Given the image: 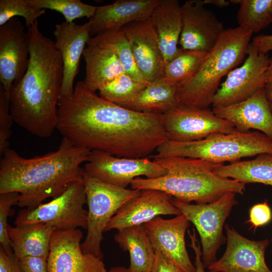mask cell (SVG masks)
<instances>
[{
    "instance_id": "cell-1",
    "label": "cell",
    "mask_w": 272,
    "mask_h": 272,
    "mask_svg": "<svg viewBox=\"0 0 272 272\" xmlns=\"http://www.w3.org/2000/svg\"><path fill=\"white\" fill-rule=\"evenodd\" d=\"M56 129L78 146L122 158H146L168 140L163 114L116 105L82 81L72 95L59 97Z\"/></svg>"
},
{
    "instance_id": "cell-2",
    "label": "cell",
    "mask_w": 272,
    "mask_h": 272,
    "mask_svg": "<svg viewBox=\"0 0 272 272\" xmlns=\"http://www.w3.org/2000/svg\"><path fill=\"white\" fill-rule=\"evenodd\" d=\"M26 32L29 64L23 78L12 85L10 111L17 124L45 138L56 128L63 62L55 42L40 32L37 20Z\"/></svg>"
},
{
    "instance_id": "cell-3",
    "label": "cell",
    "mask_w": 272,
    "mask_h": 272,
    "mask_svg": "<svg viewBox=\"0 0 272 272\" xmlns=\"http://www.w3.org/2000/svg\"><path fill=\"white\" fill-rule=\"evenodd\" d=\"M90 150L63 137L58 149L25 158L8 148L0 161V193H19L17 205L34 208L47 198H55L72 183L83 181V168Z\"/></svg>"
},
{
    "instance_id": "cell-4",
    "label": "cell",
    "mask_w": 272,
    "mask_h": 272,
    "mask_svg": "<svg viewBox=\"0 0 272 272\" xmlns=\"http://www.w3.org/2000/svg\"><path fill=\"white\" fill-rule=\"evenodd\" d=\"M154 161L164 167L167 174L154 179L137 177L130 185L132 189L158 190L179 201H194L196 204L215 201L229 192L242 194L245 189L246 184L222 177L214 172L215 168L224 163L157 155Z\"/></svg>"
},
{
    "instance_id": "cell-5",
    "label": "cell",
    "mask_w": 272,
    "mask_h": 272,
    "mask_svg": "<svg viewBox=\"0 0 272 272\" xmlns=\"http://www.w3.org/2000/svg\"><path fill=\"white\" fill-rule=\"evenodd\" d=\"M252 34L239 26L225 29L208 52L197 74L177 88L178 104L201 108L212 105L221 79L242 62L246 55Z\"/></svg>"
},
{
    "instance_id": "cell-6",
    "label": "cell",
    "mask_w": 272,
    "mask_h": 272,
    "mask_svg": "<svg viewBox=\"0 0 272 272\" xmlns=\"http://www.w3.org/2000/svg\"><path fill=\"white\" fill-rule=\"evenodd\" d=\"M157 156L203 159L216 163H233L241 158L272 154V140L258 131L217 133L196 141H167L157 149Z\"/></svg>"
},
{
    "instance_id": "cell-7",
    "label": "cell",
    "mask_w": 272,
    "mask_h": 272,
    "mask_svg": "<svg viewBox=\"0 0 272 272\" xmlns=\"http://www.w3.org/2000/svg\"><path fill=\"white\" fill-rule=\"evenodd\" d=\"M83 183L88 207L87 235L81 244L83 252L103 259L101 244L105 228L120 208L141 190L127 189L101 181L83 169Z\"/></svg>"
},
{
    "instance_id": "cell-8",
    "label": "cell",
    "mask_w": 272,
    "mask_h": 272,
    "mask_svg": "<svg viewBox=\"0 0 272 272\" xmlns=\"http://www.w3.org/2000/svg\"><path fill=\"white\" fill-rule=\"evenodd\" d=\"M86 202L83 181L75 182L51 201L20 210L15 224L18 226L42 223L52 226L55 231L86 229L88 211L84 208Z\"/></svg>"
},
{
    "instance_id": "cell-9",
    "label": "cell",
    "mask_w": 272,
    "mask_h": 272,
    "mask_svg": "<svg viewBox=\"0 0 272 272\" xmlns=\"http://www.w3.org/2000/svg\"><path fill=\"white\" fill-rule=\"evenodd\" d=\"M236 194L229 192L215 201L205 204H191L172 198L173 205L196 229L205 267L217 260V251L224 242L223 230L227 218L237 203Z\"/></svg>"
},
{
    "instance_id": "cell-10",
    "label": "cell",
    "mask_w": 272,
    "mask_h": 272,
    "mask_svg": "<svg viewBox=\"0 0 272 272\" xmlns=\"http://www.w3.org/2000/svg\"><path fill=\"white\" fill-rule=\"evenodd\" d=\"M83 169L101 181L123 188L141 176L154 179L167 174L166 169L160 164L148 157H118L99 150L90 151Z\"/></svg>"
},
{
    "instance_id": "cell-11",
    "label": "cell",
    "mask_w": 272,
    "mask_h": 272,
    "mask_svg": "<svg viewBox=\"0 0 272 272\" xmlns=\"http://www.w3.org/2000/svg\"><path fill=\"white\" fill-rule=\"evenodd\" d=\"M164 125L169 141L190 142L217 133L236 130L230 122L218 117L209 108L179 104L163 114Z\"/></svg>"
},
{
    "instance_id": "cell-12",
    "label": "cell",
    "mask_w": 272,
    "mask_h": 272,
    "mask_svg": "<svg viewBox=\"0 0 272 272\" xmlns=\"http://www.w3.org/2000/svg\"><path fill=\"white\" fill-rule=\"evenodd\" d=\"M246 55L242 65L232 70L220 84L213 98V107L239 103L264 87L268 54L260 53L250 43Z\"/></svg>"
},
{
    "instance_id": "cell-13",
    "label": "cell",
    "mask_w": 272,
    "mask_h": 272,
    "mask_svg": "<svg viewBox=\"0 0 272 272\" xmlns=\"http://www.w3.org/2000/svg\"><path fill=\"white\" fill-rule=\"evenodd\" d=\"M82 238L79 229L54 231L47 258L48 272H106L103 259L83 252Z\"/></svg>"
},
{
    "instance_id": "cell-14",
    "label": "cell",
    "mask_w": 272,
    "mask_h": 272,
    "mask_svg": "<svg viewBox=\"0 0 272 272\" xmlns=\"http://www.w3.org/2000/svg\"><path fill=\"white\" fill-rule=\"evenodd\" d=\"M202 0H188L181 5L182 27L179 44L182 50L209 52L225 30Z\"/></svg>"
},
{
    "instance_id": "cell-15",
    "label": "cell",
    "mask_w": 272,
    "mask_h": 272,
    "mask_svg": "<svg viewBox=\"0 0 272 272\" xmlns=\"http://www.w3.org/2000/svg\"><path fill=\"white\" fill-rule=\"evenodd\" d=\"M227 247L223 256L208 268L215 272H272L265 260L268 239L254 241L225 225Z\"/></svg>"
},
{
    "instance_id": "cell-16",
    "label": "cell",
    "mask_w": 272,
    "mask_h": 272,
    "mask_svg": "<svg viewBox=\"0 0 272 272\" xmlns=\"http://www.w3.org/2000/svg\"><path fill=\"white\" fill-rule=\"evenodd\" d=\"M29 61L27 32L21 21L13 18L0 26V81L9 98L12 85L23 78Z\"/></svg>"
},
{
    "instance_id": "cell-17",
    "label": "cell",
    "mask_w": 272,
    "mask_h": 272,
    "mask_svg": "<svg viewBox=\"0 0 272 272\" xmlns=\"http://www.w3.org/2000/svg\"><path fill=\"white\" fill-rule=\"evenodd\" d=\"M190 222L182 214L165 219L157 217L144 224L154 250L160 251L184 272H196L185 244Z\"/></svg>"
},
{
    "instance_id": "cell-18",
    "label": "cell",
    "mask_w": 272,
    "mask_h": 272,
    "mask_svg": "<svg viewBox=\"0 0 272 272\" xmlns=\"http://www.w3.org/2000/svg\"><path fill=\"white\" fill-rule=\"evenodd\" d=\"M172 197L156 189L142 190L137 196L123 205L107 224L104 232L144 225L161 215L181 214L172 202Z\"/></svg>"
},
{
    "instance_id": "cell-19",
    "label": "cell",
    "mask_w": 272,
    "mask_h": 272,
    "mask_svg": "<svg viewBox=\"0 0 272 272\" xmlns=\"http://www.w3.org/2000/svg\"><path fill=\"white\" fill-rule=\"evenodd\" d=\"M137 67L148 82L163 78L166 63L156 33L148 20L131 22L123 28Z\"/></svg>"
},
{
    "instance_id": "cell-20",
    "label": "cell",
    "mask_w": 272,
    "mask_h": 272,
    "mask_svg": "<svg viewBox=\"0 0 272 272\" xmlns=\"http://www.w3.org/2000/svg\"><path fill=\"white\" fill-rule=\"evenodd\" d=\"M90 28L89 21L82 25L64 21L55 26V44L63 62V79L59 97H67L73 93L74 82L79 71L81 57L91 38Z\"/></svg>"
},
{
    "instance_id": "cell-21",
    "label": "cell",
    "mask_w": 272,
    "mask_h": 272,
    "mask_svg": "<svg viewBox=\"0 0 272 272\" xmlns=\"http://www.w3.org/2000/svg\"><path fill=\"white\" fill-rule=\"evenodd\" d=\"M212 110L218 117L232 123L238 131L256 129L272 140V112L264 87L244 101L215 107Z\"/></svg>"
},
{
    "instance_id": "cell-22",
    "label": "cell",
    "mask_w": 272,
    "mask_h": 272,
    "mask_svg": "<svg viewBox=\"0 0 272 272\" xmlns=\"http://www.w3.org/2000/svg\"><path fill=\"white\" fill-rule=\"evenodd\" d=\"M160 0H117L97 6L89 19L91 37L108 30L123 28L138 21L148 20Z\"/></svg>"
},
{
    "instance_id": "cell-23",
    "label": "cell",
    "mask_w": 272,
    "mask_h": 272,
    "mask_svg": "<svg viewBox=\"0 0 272 272\" xmlns=\"http://www.w3.org/2000/svg\"><path fill=\"white\" fill-rule=\"evenodd\" d=\"M148 20L156 33L166 64L182 51L178 47L182 27L181 5L178 0H160Z\"/></svg>"
},
{
    "instance_id": "cell-24",
    "label": "cell",
    "mask_w": 272,
    "mask_h": 272,
    "mask_svg": "<svg viewBox=\"0 0 272 272\" xmlns=\"http://www.w3.org/2000/svg\"><path fill=\"white\" fill-rule=\"evenodd\" d=\"M82 56L86 64L84 82L93 91H99L125 73L115 54L107 47L87 44Z\"/></svg>"
},
{
    "instance_id": "cell-25",
    "label": "cell",
    "mask_w": 272,
    "mask_h": 272,
    "mask_svg": "<svg viewBox=\"0 0 272 272\" xmlns=\"http://www.w3.org/2000/svg\"><path fill=\"white\" fill-rule=\"evenodd\" d=\"M8 231L14 255L18 260L27 256L48 258L55 231L52 226L42 223L15 227L9 225Z\"/></svg>"
},
{
    "instance_id": "cell-26",
    "label": "cell",
    "mask_w": 272,
    "mask_h": 272,
    "mask_svg": "<svg viewBox=\"0 0 272 272\" xmlns=\"http://www.w3.org/2000/svg\"><path fill=\"white\" fill-rule=\"evenodd\" d=\"M115 241L130 257V272H150L155 250L146 231L144 225L121 229L114 235Z\"/></svg>"
},
{
    "instance_id": "cell-27",
    "label": "cell",
    "mask_w": 272,
    "mask_h": 272,
    "mask_svg": "<svg viewBox=\"0 0 272 272\" xmlns=\"http://www.w3.org/2000/svg\"><path fill=\"white\" fill-rule=\"evenodd\" d=\"M177 89L164 78L149 82L124 108L139 112L164 114L179 105Z\"/></svg>"
},
{
    "instance_id": "cell-28",
    "label": "cell",
    "mask_w": 272,
    "mask_h": 272,
    "mask_svg": "<svg viewBox=\"0 0 272 272\" xmlns=\"http://www.w3.org/2000/svg\"><path fill=\"white\" fill-rule=\"evenodd\" d=\"M214 171L222 177L245 184L259 183L272 186V154H261L252 160L223 164Z\"/></svg>"
},
{
    "instance_id": "cell-29",
    "label": "cell",
    "mask_w": 272,
    "mask_h": 272,
    "mask_svg": "<svg viewBox=\"0 0 272 272\" xmlns=\"http://www.w3.org/2000/svg\"><path fill=\"white\" fill-rule=\"evenodd\" d=\"M87 44H96L110 49L116 55L126 74L138 81L148 82L137 67L129 43L122 28L99 33L91 37Z\"/></svg>"
},
{
    "instance_id": "cell-30",
    "label": "cell",
    "mask_w": 272,
    "mask_h": 272,
    "mask_svg": "<svg viewBox=\"0 0 272 272\" xmlns=\"http://www.w3.org/2000/svg\"><path fill=\"white\" fill-rule=\"evenodd\" d=\"M208 52L182 50L166 63L163 78L177 88L189 82L197 74Z\"/></svg>"
},
{
    "instance_id": "cell-31",
    "label": "cell",
    "mask_w": 272,
    "mask_h": 272,
    "mask_svg": "<svg viewBox=\"0 0 272 272\" xmlns=\"http://www.w3.org/2000/svg\"><path fill=\"white\" fill-rule=\"evenodd\" d=\"M238 4L237 19L239 27L258 32L272 23V0H231Z\"/></svg>"
},
{
    "instance_id": "cell-32",
    "label": "cell",
    "mask_w": 272,
    "mask_h": 272,
    "mask_svg": "<svg viewBox=\"0 0 272 272\" xmlns=\"http://www.w3.org/2000/svg\"><path fill=\"white\" fill-rule=\"evenodd\" d=\"M149 83L138 81L125 73L121 74L99 90V96L125 107Z\"/></svg>"
},
{
    "instance_id": "cell-33",
    "label": "cell",
    "mask_w": 272,
    "mask_h": 272,
    "mask_svg": "<svg viewBox=\"0 0 272 272\" xmlns=\"http://www.w3.org/2000/svg\"><path fill=\"white\" fill-rule=\"evenodd\" d=\"M32 5L40 9H49L61 13L65 21L71 23L77 19L94 15L97 6L86 4L80 0H28Z\"/></svg>"
},
{
    "instance_id": "cell-34",
    "label": "cell",
    "mask_w": 272,
    "mask_h": 272,
    "mask_svg": "<svg viewBox=\"0 0 272 272\" xmlns=\"http://www.w3.org/2000/svg\"><path fill=\"white\" fill-rule=\"evenodd\" d=\"M45 13V10L35 7L28 0H0V26L16 16H21L28 28Z\"/></svg>"
},
{
    "instance_id": "cell-35",
    "label": "cell",
    "mask_w": 272,
    "mask_h": 272,
    "mask_svg": "<svg viewBox=\"0 0 272 272\" xmlns=\"http://www.w3.org/2000/svg\"><path fill=\"white\" fill-rule=\"evenodd\" d=\"M19 196L16 192L0 193V246L10 254H13V251L8 235L7 220L11 215L12 207L17 205Z\"/></svg>"
},
{
    "instance_id": "cell-36",
    "label": "cell",
    "mask_w": 272,
    "mask_h": 272,
    "mask_svg": "<svg viewBox=\"0 0 272 272\" xmlns=\"http://www.w3.org/2000/svg\"><path fill=\"white\" fill-rule=\"evenodd\" d=\"M13 118L10 111V99L0 83V155L2 157L9 146L12 134Z\"/></svg>"
},
{
    "instance_id": "cell-37",
    "label": "cell",
    "mask_w": 272,
    "mask_h": 272,
    "mask_svg": "<svg viewBox=\"0 0 272 272\" xmlns=\"http://www.w3.org/2000/svg\"><path fill=\"white\" fill-rule=\"evenodd\" d=\"M270 208L265 200L262 203L253 206L249 210V220L248 221L254 230L257 227L268 224L272 219Z\"/></svg>"
},
{
    "instance_id": "cell-38",
    "label": "cell",
    "mask_w": 272,
    "mask_h": 272,
    "mask_svg": "<svg viewBox=\"0 0 272 272\" xmlns=\"http://www.w3.org/2000/svg\"><path fill=\"white\" fill-rule=\"evenodd\" d=\"M23 272H48L47 258L27 256L19 260Z\"/></svg>"
},
{
    "instance_id": "cell-39",
    "label": "cell",
    "mask_w": 272,
    "mask_h": 272,
    "mask_svg": "<svg viewBox=\"0 0 272 272\" xmlns=\"http://www.w3.org/2000/svg\"><path fill=\"white\" fill-rule=\"evenodd\" d=\"M150 272H184L160 251L155 250Z\"/></svg>"
},
{
    "instance_id": "cell-40",
    "label": "cell",
    "mask_w": 272,
    "mask_h": 272,
    "mask_svg": "<svg viewBox=\"0 0 272 272\" xmlns=\"http://www.w3.org/2000/svg\"><path fill=\"white\" fill-rule=\"evenodd\" d=\"M0 272H23L19 260L0 246Z\"/></svg>"
},
{
    "instance_id": "cell-41",
    "label": "cell",
    "mask_w": 272,
    "mask_h": 272,
    "mask_svg": "<svg viewBox=\"0 0 272 272\" xmlns=\"http://www.w3.org/2000/svg\"><path fill=\"white\" fill-rule=\"evenodd\" d=\"M190 240V244L189 246L193 250L195 253V266L196 272H215L212 270L206 271L205 266L203 263L201 259V249L200 243L196 238V231L194 228L192 229V232L189 230L187 231Z\"/></svg>"
},
{
    "instance_id": "cell-42",
    "label": "cell",
    "mask_w": 272,
    "mask_h": 272,
    "mask_svg": "<svg viewBox=\"0 0 272 272\" xmlns=\"http://www.w3.org/2000/svg\"><path fill=\"white\" fill-rule=\"evenodd\" d=\"M251 43L260 53L267 54L272 50V35H257L252 38Z\"/></svg>"
},
{
    "instance_id": "cell-43",
    "label": "cell",
    "mask_w": 272,
    "mask_h": 272,
    "mask_svg": "<svg viewBox=\"0 0 272 272\" xmlns=\"http://www.w3.org/2000/svg\"><path fill=\"white\" fill-rule=\"evenodd\" d=\"M204 5L211 4L219 8L227 7L230 3V1L226 0H203Z\"/></svg>"
},
{
    "instance_id": "cell-44",
    "label": "cell",
    "mask_w": 272,
    "mask_h": 272,
    "mask_svg": "<svg viewBox=\"0 0 272 272\" xmlns=\"http://www.w3.org/2000/svg\"><path fill=\"white\" fill-rule=\"evenodd\" d=\"M265 77L266 83L272 82V57L269 58V62L266 72Z\"/></svg>"
},
{
    "instance_id": "cell-45",
    "label": "cell",
    "mask_w": 272,
    "mask_h": 272,
    "mask_svg": "<svg viewBox=\"0 0 272 272\" xmlns=\"http://www.w3.org/2000/svg\"><path fill=\"white\" fill-rule=\"evenodd\" d=\"M264 90L268 101L272 103V82L267 83L265 84Z\"/></svg>"
},
{
    "instance_id": "cell-46",
    "label": "cell",
    "mask_w": 272,
    "mask_h": 272,
    "mask_svg": "<svg viewBox=\"0 0 272 272\" xmlns=\"http://www.w3.org/2000/svg\"><path fill=\"white\" fill-rule=\"evenodd\" d=\"M106 272H130L128 268L121 266H115Z\"/></svg>"
},
{
    "instance_id": "cell-47",
    "label": "cell",
    "mask_w": 272,
    "mask_h": 272,
    "mask_svg": "<svg viewBox=\"0 0 272 272\" xmlns=\"http://www.w3.org/2000/svg\"><path fill=\"white\" fill-rule=\"evenodd\" d=\"M270 108L272 112V103L269 102Z\"/></svg>"
},
{
    "instance_id": "cell-48",
    "label": "cell",
    "mask_w": 272,
    "mask_h": 272,
    "mask_svg": "<svg viewBox=\"0 0 272 272\" xmlns=\"http://www.w3.org/2000/svg\"><path fill=\"white\" fill-rule=\"evenodd\" d=\"M271 242H272V238H271Z\"/></svg>"
}]
</instances>
